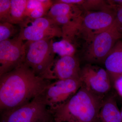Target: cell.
Masks as SVG:
<instances>
[{
    "label": "cell",
    "mask_w": 122,
    "mask_h": 122,
    "mask_svg": "<svg viewBox=\"0 0 122 122\" xmlns=\"http://www.w3.org/2000/svg\"><path fill=\"white\" fill-rule=\"evenodd\" d=\"M51 82L37 75L25 63L0 76V112L29 102Z\"/></svg>",
    "instance_id": "obj_1"
},
{
    "label": "cell",
    "mask_w": 122,
    "mask_h": 122,
    "mask_svg": "<svg viewBox=\"0 0 122 122\" xmlns=\"http://www.w3.org/2000/svg\"><path fill=\"white\" fill-rule=\"evenodd\" d=\"M103 100L82 85L66 102L51 112L54 119L63 122H98Z\"/></svg>",
    "instance_id": "obj_2"
},
{
    "label": "cell",
    "mask_w": 122,
    "mask_h": 122,
    "mask_svg": "<svg viewBox=\"0 0 122 122\" xmlns=\"http://www.w3.org/2000/svg\"><path fill=\"white\" fill-rule=\"evenodd\" d=\"M53 39L25 42V62L35 74L42 78L55 59L52 47Z\"/></svg>",
    "instance_id": "obj_3"
},
{
    "label": "cell",
    "mask_w": 122,
    "mask_h": 122,
    "mask_svg": "<svg viewBox=\"0 0 122 122\" xmlns=\"http://www.w3.org/2000/svg\"><path fill=\"white\" fill-rule=\"evenodd\" d=\"M82 85L81 79L57 80L51 82L36 98L52 112L66 102Z\"/></svg>",
    "instance_id": "obj_4"
},
{
    "label": "cell",
    "mask_w": 122,
    "mask_h": 122,
    "mask_svg": "<svg viewBox=\"0 0 122 122\" xmlns=\"http://www.w3.org/2000/svg\"><path fill=\"white\" fill-rule=\"evenodd\" d=\"M122 38L115 22L110 28L96 35L85 45L84 58L90 63H104L116 42Z\"/></svg>",
    "instance_id": "obj_5"
},
{
    "label": "cell",
    "mask_w": 122,
    "mask_h": 122,
    "mask_svg": "<svg viewBox=\"0 0 122 122\" xmlns=\"http://www.w3.org/2000/svg\"><path fill=\"white\" fill-rule=\"evenodd\" d=\"M19 25L20 30L18 37L23 41H37L62 37L61 26L46 16L33 20L26 18Z\"/></svg>",
    "instance_id": "obj_6"
},
{
    "label": "cell",
    "mask_w": 122,
    "mask_h": 122,
    "mask_svg": "<svg viewBox=\"0 0 122 122\" xmlns=\"http://www.w3.org/2000/svg\"><path fill=\"white\" fill-rule=\"evenodd\" d=\"M54 121V117L50 109L36 98L22 106L0 112V122Z\"/></svg>",
    "instance_id": "obj_7"
},
{
    "label": "cell",
    "mask_w": 122,
    "mask_h": 122,
    "mask_svg": "<svg viewBox=\"0 0 122 122\" xmlns=\"http://www.w3.org/2000/svg\"><path fill=\"white\" fill-rule=\"evenodd\" d=\"M115 12L111 10L86 12L83 16L82 22L77 37L89 43L96 35L107 30L115 22Z\"/></svg>",
    "instance_id": "obj_8"
},
{
    "label": "cell",
    "mask_w": 122,
    "mask_h": 122,
    "mask_svg": "<svg viewBox=\"0 0 122 122\" xmlns=\"http://www.w3.org/2000/svg\"><path fill=\"white\" fill-rule=\"evenodd\" d=\"M25 56V42L18 35L0 42V76L22 65Z\"/></svg>",
    "instance_id": "obj_9"
},
{
    "label": "cell",
    "mask_w": 122,
    "mask_h": 122,
    "mask_svg": "<svg viewBox=\"0 0 122 122\" xmlns=\"http://www.w3.org/2000/svg\"><path fill=\"white\" fill-rule=\"evenodd\" d=\"M80 79L87 89L101 96L110 90L112 85L106 70L91 63L81 69Z\"/></svg>",
    "instance_id": "obj_10"
},
{
    "label": "cell",
    "mask_w": 122,
    "mask_h": 122,
    "mask_svg": "<svg viewBox=\"0 0 122 122\" xmlns=\"http://www.w3.org/2000/svg\"><path fill=\"white\" fill-rule=\"evenodd\" d=\"M81 70L79 60L75 55L60 57L55 59L42 78L49 81L81 79Z\"/></svg>",
    "instance_id": "obj_11"
},
{
    "label": "cell",
    "mask_w": 122,
    "mask_h": 122,
    "mask_svg": "<svg viewBox=\"0 0 122 122\" xmlns=\"http://www.w3.org/2000/svg\"><path fill=\"white\" fill-rule=\"evenodd\" d=\"M112 84L122 76V41L116 42L104 61Z\"/></svg>",
    "instance_id": "obj_12"
},
{
    "label": "cell",
    "mask_w": 122,
    "mask_h": 122,
    "mask_svg": "<svg viewBox=\"0 0 122 122\" xmlns=\"http://www.w3.org/2000/svg\"><path fill=\"white\" fill-rule=\"evenodd\" d=\"M98 122H122L121 112L113 97L110 96L103 100Z\"/></svg>",
    "instance_id": "obj_13"
},
{
    "label": "cell",
    "mask_w": 122,
    "mask_h": 122,
    "mask_svg": "<svg viewBox=\"0 0 122 122\" xmlns=\"http://www.w3.org/2000/svg\"><path fill=\"white\" fill-rule=\"evenodd\" d=\"M82 14V10L77 5L53 1V4L46 16L51 18L63 15L81 16Z\"/></svg>",
    "instance_id": "obj_14"
},
{
    "label": "cell",
    "mask_w": 122,
    "mask_h": 122,
    "mask_svg": "<svg viewBox=\"0 0 122 122\" xmlns=\"http://www.w3.org/2000/svg\"><path fill=\"white\" fill-rule=\"evenodd\" d=\"M28 0H11V10L9 22L14 25L21 24L25 20Z\"/></svg>",
    "instance_id": "obj_15"
},
{
    "label": "cell",
    "mask_w": 122,
    "mask_h": 122,
    "mask_svg": "<svg viewBox=\"0 0 122 122\" xmlns=\"http://www.w3.org/2000/svg\"><path fill=\"white\" fill-rule=\"evenodd\" d=\"M52 47L55 54L61 57L74 56L76 52L75 44L66 39H62L61 41L55 42L53 41Z\"/></svg>",
    "instance_id": "obj_16"
},
{
    "label": "cell",
    "mask_w": 122,
    "mask_h": 122,
    "mask_svg": "<svg viewBox=\"0 0 122 122\" xmlns=\"http://www.w3.org/2000/svg\"><path fill=\"white\" fill-rule=\"evenodd\" d=\"M81 8L86 12L105 10L113 11L107 1L100 0H85Z\"/></svg>",
    "instance_id": "obj_17"
},
{
    "label": "cell",
    "mask_w": 122,
    "mask_h": 122,
    "mask_svg": "<svg viewBox=\"0 0 122 122\" xmlns=\"http://www.w3.org/2000/svg\"><path fill=\"white\" fill-rule=\"evenodd\" d=\"M16 25L8 22L0 23V42L18 36L16 35L20 33V28H17Z\"/></svg>",
    "instance_id": "obj_18"
},
{
    "label": "cell",
    "mask_w": 122,
    "mask_h": 122,
    "mask_svg": "<svg viewBox=\"0 0 122 122\" xmlns=\"http://www.w3.org/2000/svg\"><path fill=\"white\" fill-rule=\"evenodd\" d=\"M11 10V0H0V23L9 22Z\"/></svg>",
    "instance_id": "obj_19"
},
{
    "label": "cell",
    "mask_w": 122,
    "mask_h": 122,
    "mask_svg": "<svg viewBox=\"0 0 122 122\" xmlns=\"http://www.w3.org/2000/svg\"><path fill=\"white\" fill-rule=\"evenodd\" d=\"M115 23L118 30L122 34V7L115 12Z\"/></svg>",
    "instance_id": "obj_20"
},
{
    "label": "cell",
    "mask_w": 122,
    "mask_h": 122,
    "mask_svg": "<svg viewBox=\"0 0 122 122\" xmlns=\"http://www.w3.org/2000/svg\"><path fill=\"white\" fill-rule=\"evenodd\" d=\"M113 85L118 93L122 97V76L116 80Z\"/></svg>",
    "instance_id": "obj_21"
},
{
    "label": "cell",
    "mask_w": 122,
    "mask_h": 122,
    "mask_svg": "<svg viewBox=\"0 0 122 122\" xmlns=\"http://www.w3.org/2000/svg\"><path fill=\"white\" fill-rule=\"evenodd\" d=\"M56 1L77 5L81 8L82 5L83 4L85 1V0H56Z\"/></svg>",
    "instance_id": "obj_22"
},
{
    "label": "cell",
    "mask_w": 122,
    "mask_h": 122,
    "mask_svg": "<svg viewBox=\"0 0 122 122\" xmlns=\"http://www.w3.org/2000/svg\"><path fill=\"white\" fill-rule=\"evenodd\" d=\"M54 122H63L58 119H54Z\"/></svg>",
    "instance_id": "obj_23"
},
{
    "label": "cell",
    "mask_w": 122,
    "mask_h": 122,
    "mask_svg": "<svg viewBox=\"0 0 122 122\" xmlns=\"http://www.w3.org/2000/svg\"><path fill=\"white\" fill-rule=\"evenodd\" d=\"M120 112H121V116H122V109H121V111H120Z\"/></svg>",
    "instance_id": "obj_24"
},
{
    "label": "cell",
    "mask_w": 122,
    "mask_h": 122,
    "mask_svg": "<svg viewBox=\"0 0 122 122\" xmlns=\"http://www.w3.org/2000/svg\"></svg>",
    "instance_id": "obj_25"
}]
</instances>
